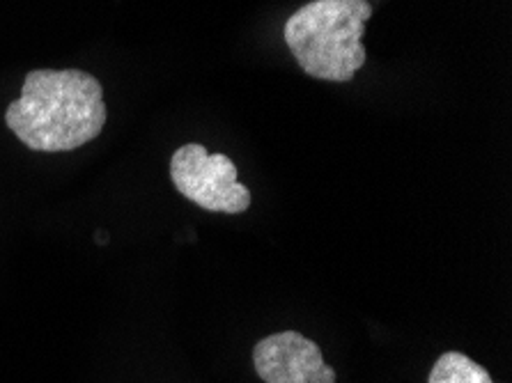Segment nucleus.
<instances>
[{
  "label": "nucleus",
  "instance_id": "obj_1",
  "mask_svg": "<svg viewBox=\"0 0 512 383\" xmlns=\"http://www.w3.org/2000/svg\"><path fill=\"white\" fill-rule=\"evenodd\" d=\"M104 88L81 69H35L5 113L7 129L35 152H72L102 134Z\"/></svg>",
  "mask_w": 512,
  "mask_h": 383
},
{
  "label": "nucleus",
  "instance_id": "obj_2",
  "mask_svg": "<svg viewBox=\"0 0 512 383\" xmlns=\"http://www.w3.org/2000/svg\"><path fill=\"white\" fill-rule=\"evenodd\" d=\"M370 17L368 0H313L287 19L283 37L308 76L347 83L366 65L363 33Z\"/></svg>",
  "mask_w": 512,
  "mask_h": 383
},
{
  "label": "nucleus",
  "instance_id": "obj_3",
  "mask_svg": "<svg viewBox=\"0 0 512 383\" xmlns=\"http://www.w3.org/2000/svg\"><path fill=\"white\" fill-rule=\"evenodd\" d=\"M170 179L177 193L212 214H242L251 207V191L237 182V166L226 154H209L189 143L170 159Z\"/></svg>",
  "mask_w": 512,
  "mask_h": 383
},
{
  "label": "nucleus",
  "instance_id": "obj_4",
  "mask_svg": "<svg viewBox=\"0 0 512 383\" xmlns=\"http://www.w3.org/2000/svg\"><path fill=\"white\" fill-rule=\"evenodd\" d=\"M253 367L265 383H336L322 349L297 331L262 338L253 349Z\"/></svg>",
  "mask_w": 512,
  "mask_h": 383
},
{
  "label": "nucleus",
  "instance_id": "obj_5",
  "mask_svg": "<svg viewBox=\"0 0 512 383\" xmlns=\"http://www.w3.org/2000/svg\"><path fill=\"white\" fill-rule=\"evenodd\" d=\"M428 383H494L483 365L471 361L462 351H446L432 365Z\"/></svg>",
  "mask_w": 512,
  "mask_h": 383
}]
</instances>
